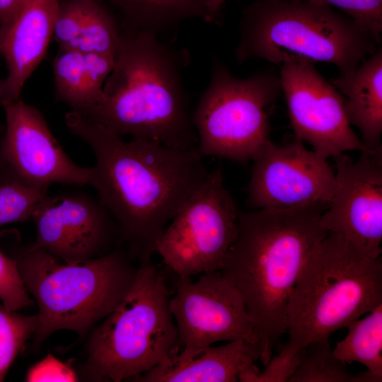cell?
<instances>
[{
	"label": "cell",
	"instance_id": "7c38bea8",
	"mask_svg": "<svg viewBox=\"0 0 382 382\" xmlns=\"http://www.w3.org/2000/svg\"><path fill=\"white\" fill-rule=\"evenodd\" d=\"M169 309L180 349L238 340L258 342L243 296L221 271L203 273L195 282L178 277Z\"/></svg>",
	"mask_w": 382,
	"mask_h": 382
},
{
	"label": "cell",
	"instance_id": "d6986e66",
	"mask_svg": "<svg viewBox=\"0 0 382 382\" xmlns=\"http://www.w3.org/2000/svg\"><path fill=\"white\" fill-rule=\"evenodd\" d=\"M343 93L351 125L358 128L361 141L369 150L381 147L382 133V49L361 62L349 74L331 83Z\"/></svg>",
	"mask_w": 382,
	"mask_h": 382
},
{
	"label": "cell",
	"instance_id": "6da1fadb",
	"mask_svg": "<svg viewBox=\"0 0 382 382\" xmlns=\"http://www.w3.org/2000/svg\"><path fill=\"white\" fill-rule=\"evenodd\" d=\"M70 132L86 141L96 163L90 182L119 225L129 256L151 261L167 225L207 178L197 149L183 150L122 137L87 116H65Z\"/></svg>",
	"mask_w": 382,
	"mask_h": 382
},
{
	"label": "cell",
	"instance_id": "ffe728a7",
	"mask_svg": "<svg viewBox=\"0 0 382 382\" xmlns=\"http://www.w3.org/2000/svg\"><path fill=\"white\" fill-rule=\"evenodd\" d=\"M122 18L125 28L158 36L187 21L204 18L207 0H105Z\"/></svg>",
	"mask_w": 382,
	"mask_h": 382
},
{
	"label": "cell",
	"instance_id": "5bb4252c",
	"mask_svg": "<svg viewBox=\"0 0 382 382\" xmlns=\"http://www.w3.org/2000/svg\"><path fill=\"white\" fill-rule=\"evenodd\" d=\"M335 185L320 227L352 242L369 257H381L382 241V146L361 151L354 161L342 153L332 157Z\"/></svg>",
	"mask_w": 382,
	"mask_h": 382
},
{
	"label": "cell",
	"instance_id": "484cf974",
	"mask_svg": "<svg viewBox=\"0 0 382 382\" xmlns=\"http://www.w3.org/2000/svg\"><path fill=\"white\" fill-rule=\"evenodd\" d=\"M35 196L33 189L18 181H0V227L28 221L33 212Z\"/></svg>",
	"mask_w": 382,
	"mask_h": 382
},
{
	"label": "cell",
	"instance_id": "1f68e13d",
	"mask_svg": "<svg viewBox=\"0 0 382 382\" xmlns=\"http://www.w3.org/2000/svg\"><path fill=\"white\" fill-rule=\"evenodd\" d=\"M227 0H207L206 13L203 20L206 23H214L220 15L221 10Z\"/></svg>",
	"mask_w": 382,
	"mask_h": 382
},
{
	"label": "cell",
	"instance_id": "8fae6325",
	"mask_svg": "<svg viewBox=\"0 0 382 382\" xmlns=\"http://www.w3.org/2000/svg\"><path fill=\"white\" fill-rule=\"evenodd\" d=\"M279 76L296 139L327 159L367 149L351 127L345 98L312 63L285 62Z\"/></svg>",
	"mask_w": 382,
	"mask_h": 382
},
{
	"label": "cell",
	"instance_id": "30bf717a",
	"mask_svg": "<svg viewBox=\"0 0 382 382\" xmlns=\"http://www.w3.org/2000/svg\"><path fill=\"white\" fill-rule=\"evenodd\" d=\"M252 161L248 202L256 209L328 207L331 202L335 173L303 141L278 144L270 139Z\"/></svg>",
	"mask_w": 382,
	"mask_h": 382
},
{
	"label": "cell",
	"instance_id": "4dcf8cb0",
	"mask_svg": "<svg viewBox=\"0 0 382 382\" xmlns=\"http://www.w3.org/2000/svg\"><path fill=\"white\" fill-rule=\"evenodd\" d=\"M23 0H0V27L6 29Z\"/></svg>",
	"mask_w": 382,
	"mask_h": 382
},
{
	"label": "cell",
	"instance_id": "277c9868",
	"mask_svg": "<svg viewBox=\"0 0 382 382\" xmlns=\"http://www.w3.org/2000/svg\"><path fill=\"white\" fill-rule=\"evenodd\" d=\"M359 23L332 6L311 0H255L243 11L235 56L240 64L260 59L323 62L340 76L351 74L378 48Z\"/></svg>",
	"mask_w": 382,
	"mask_h": 382
},
{
	"label": "cell",
	"instance_id": "9c48e42d",
	"mask_svg": "<svg viewBox=\"0 0 382 382\" xmlns=\"http://www.w3.org/2000/svg\"><path fill=\"white\" fill-rule=\"evenodd\" d=\"M238 212L220 168L174 216L156 247L180 278L221 271L237 231Z\"/></svg>",
	"mask_w": 382,
	"mask_h": 382
},
{
	"label": "cell",
	"instance_id": "ba28073f",
	"mask_svg": "<svg viewBox=\"0 0 382 382\" xmlns=\"http://www.w3.org/2000/svg\"><path fill=\"white\" fill-rule=\"evenodd\" d=\"M280 92L275 73L259 71L240 78L214 59L208 86L192 112L199 154L252 160L270 139V115Z\"/></svg>",
	"mask_w": 382,
	"mask_h": 382
},
{
	"label": "cell",
	"instance_id": "836d02e7",
	"mask_svg": "<svg viewBox=\"0 0 382 382\" xmlns=\"http://www.w3.org/2000/svg\"><path fill=\"white\" fill-rule=\"evenodd\" d=\"M5 30L0 28V56L1 55V43L4 38Z\"/></svg>",
	"mask_w": 382,
	"mask_h": 382
},
{
	"label": "cell",
	"instance_id": "44dd1931",
	"mask_svg": "<svg viewBox=\"0 0 382 382\" xmlns=\"http://www.w3.org/2000/svg\"><path fill=\"white\" fill-rule=\"evenodd\" d=\"M368 313L347 325V335L332 352L343 363L359 362L382 379V303Z\"/></svg>",
	"mask_w": 382,
	"mask_h": 382
},
{
	"label": "cell",
	"instance_id": "3957f363",
	"mask_svg": "<svg viewBox=\"0 0 382 382\" xmlns=\"http://www.w3.org/2000/svg\"><path fill=\"white\" fill-rule=\"evenodd\" d=\"M188 59L184 50L152 32L122 29L103 98L81 114L121 137L197 149L182 77Z\"/></svg>",
	"mask_w": 382,
	"mask_h": 382
},
{
	"label": "cell",
	"instance_id": "ac0fdd59",
	"mask_svg": "<svg viewBox=\"0 0 382 382\" xmlns=\"http://www.w3.org/2000/svg\"><path fill=\"white\" fill-rule=\"evenodd\" d=\"M122 31L99 0H60L52 40L59 49L115 55Z\"/></svg>",
	"mask_w": 382,
	"mask_h": 382
},
{
	"label": "cell",
	"instance_id": "4316f807",
	"mask_svg": "<svg viewBox=\"0 0 382 382\" xmlns=\"http://www.w3.org/2000/svg\"><path fill=\"white\" fill-rule=\"evenodd\" d=\"M303 1V0H291ZM338 8L364 27L380 45L382 34V0H311Z\"/></svg>",
	"mask_w": 382,
	"mask_h": 382
},
{
	"label": "cell",
	"instance_id": "8992f818",
	"mask_svg": "<svg viewBox=\"0 0 382 382\" xmlns=\"http://www.w3.org/2000/svg\"><path fill=\"white\" fill-rule=\"evenodd\" d=\"M15 260L38 306L35 347L62 329L83 337L115 308L137 272L129 255L116 249L84 261L66 262L30 247Z\"/></svg>",
	"mask_w": 382,
	"mask_h": 382
},
{
	"label": "cell",
	"instance_id": "f1b7e54d",
	"mask_svg": "<svg viewBox=\"0 0 382 382\" xmlns=\"http://www.w3.org/2000/svg\"><path fill=\"white\" fill-rule=\"evenodd\" d=\"M83 63L88 88L96 105L103 98L105 83L114 67L115 55L84 53Z\"/></svg>",
	"mask_w": 382,
	"mask_h": 382
},
{
	"label": "cell",
	"instance_id": "d4e9b609",
	"mask_svg": "<svg viewBox=\"0 0 382 382\" xmlns=\"http://www.w3.org/2000/svg\"><path fill=\"white\" fill-rule=\"evenodd\" d=\"M303 351L286 342L262 371L254 364L239 375L238 381L289 382L300 364Z\"/></svg>",
	"mask_w": 382,
	"mask_h": 382
},
{
	"label": "cell",
	"instance_id": "cb8c5ba5",
	"mask_svg": "<svg viewBox=\"0 0 382 382\" xmlns=\"http://www.w3.org/2000/svg\"><path fill=\"white\" fill-rule=\"evenodd\" d=\"M17 311L0 303V381L39 325L37 314L25 316Z\"/></svg>",
	"mask_w": 382,
	"mask_h": 382
},
{
	"label": "cell",
	"instance_id": "52a82bcc",
	"mask_svg": "<svg viewBox=\"0 0 382 382\" xmlns=\"http://www.w3.org/2000/svg\"><path fill=\"white\" fill-rule=\"evenodd\" d=\"M165 278L151 262L140 263L131 288L92 328L80 375L120 382L144 374L179 350Z\"/></svg>",
	"mask_w": 382,
	"mask_h": 382
},
{
	"label": "cell",
	"instance_id": "e0dca14e",
	"mask_svg": "<svg viewBox=\"0 0 382 382\" xmlns=\"http://www.w3.org/2000/svg\"><path fill=\"white\" fill-rule=\"evenodd\" d=\"M260 357L259 343L245 340L218 347H183L134 381L236 382Z\"/></svg>",
	"mask_w": 382,
	"mask_h": 382
},
{
	"label": "cell",
	"instance_id": "7402d4cb",
	"mask_svg": "<svg viewBox=\"0 0 382 382\" xmlns=\"http://www.w3.org/2000/svg\"><path fill=\"white\" fill-rule=\"evenodd\" d=\"M53 73L56 96L60 101L81 113L88 112L95 107L84 69L83 53L59 49L54 59Z\"/></svg>",
	"mask_w": 382,
	"mask_h": 382
},
{
	"label": "cell",
	"instance_id": "9a60e30c",
	"mask_svg": "<svg viewBox=\"0 0 382 382\" xmlns=\"http://www.w3.org/2000/svg\"><path fill=\"white\" fill-rule=\"evenodd\" d=\"M31 245L66 262H81L112 251L122 239L118 224L98 199L82 195L49 196L32 216Z\"/></svg>",
	"mask_w": 382,
	"mask_h": 382
},
{
	"label": "cell",
	"instance_id": "4fadbf2b",
	"mask_svg": "<svg viewBox=\"0 0 382 382\" xmlns=\"http://www.w3.org/2000/svg\"><path fill=\"white\" fill-rule=\"evenodd\" d=\"M2 106L6 132L0 145V180L47 187L52 183L89 185L91 168L71 160L36 108L20 99Z\"/></svg>",
	"mask_w": 382,
	"mask_h": 382
},
{
	"label": "cell",
	"instance_id": "603a6c76",
	"mask_svg": "<svg viewBox=\"0 0 382 382\" xmlns=\"http://www.w3.org/2000/svg\"><path fill=\"white\" fill-rule=\"evenodd\" d=\"M346 364L333 354L329 340L309 345L289 382H353Z\"/></svg>",
	"mask_w": 382,
	"mask_h": 382
},
{
	"label": "cell",
	"instance_id": "d6a6232c",
	"mask_svg": "<svg viewBox=\"0 0 382 382\" xmlns=\"http://www.w3.org/2000/svg\"><path fill=\"white\" fill-rule=\"evenodd\" d=\"M382 379L378 378L372 373L366 370L353 376V382H381Z\"/></svg>",
	"mask_w": 382,
	"mask_h": 382
},
{
	"label": "cell",
	"instance_id": "83f0119b",
	"mask_svg": "<svg viewBox=\"0 0 382 382\" xmlns=\"http://www.w3.org/2000/svg\"><path fill=\"white\" fill-rule=\"evenodd\" d=\"M0 301L13 311L34 304L21 279L15 259L7 256L1 248Z\"/></svg>",
	"mask_w": 382,
	"mask_h": 382
},
{
	"label": "cell",
	"instance_id": "f546056e",
	"mask_svg": "<svg viewBox=\"0 0 382 382\" xmlns=\"http://www.w3.org/2000/svg\"><path fill=\"white\" fill-rule=\"evenodd\" d=\"M25 378L27 381H76L79 377L69 363L47 354L29 369Z\"/></svg>",
	"mask_w": 382,
	"mask_h": 382
},
{
	"label": "cell",
	"instance_id": "7a4b0ae2",
	"mask_svg": "<svg viewBox=\"0 0 382 382\" xmlns=\"http://www.w3.org/2000/svg\"><path fill=\"white\" fill-rule=\"evenodd\" d=\"M321 206L238 212L237 231L221 270L243 297L265 365L286 332V308L301 270L328 232Z\"/></svg>",
	"mask_w": 382,
	"mask_h": 382
},
{
	"label": "cell",
	"instance_id": "5b68a950",
	"mask_svg": "<svg viewBox=\"0 0 382 382\" xmlns=\"http://www.w3.org/2000/svg\"><path fill=\"white\" fill-rule=\"evenodd\" d=\"M382 303V261L328 233L306 259L286 308L287 343L325 340Z\"/></svg>",
	"mask_w": 382,
	"mask_h": 382
},
{
	"label": "cell",
	"instance_id": "2e32d148",
	"mask_svg": "<svg viewBox=\"0 0 382 382\" xmlns=\"http://www.w3.org/2000/svg\"><path fill=\"white\" fill-rule=\"evenodd\" d=\"M60 0H23L5 31L1 55L7 75L0 80L1 105L20 99L23 86L43 60L53 37Z\"/></svg>",
	"mask_w": 382,
	"mask_h": 382
}]
</instances>
